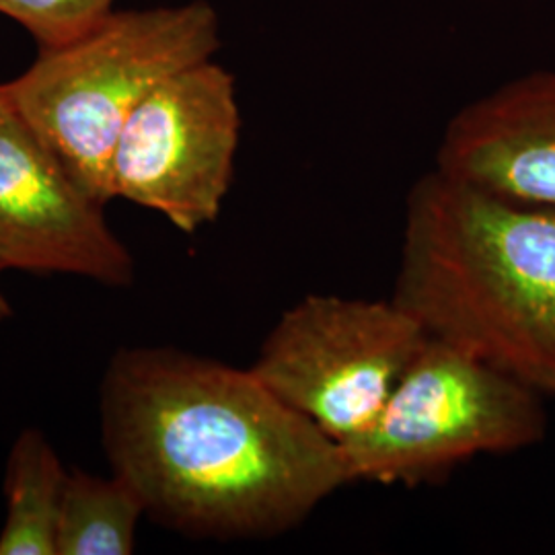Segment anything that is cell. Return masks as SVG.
<instances>
[{
    "label": "cell",
    "instance_id": "cell-6",
    "mask_svg": "<svg viewBox=\"0 0 555 555\" xmlns=\"http://www.w3.org/2000/svg\"><path fill=\"white\" fill-rule=\"evenodd\" d=\"M241 139L237 80L206 60L163 80L126 121L112 157V199L155 210L194 235L219 219Z\"/></svg>",
    "mask_w": 555,
    "mask_h": 555
},
{
    "label": "cell",
    "instance_id": "cell-12",
    "mask_svg": "<svg viewBox=\"0 0 555 555\" xmlns=\"http://www.w3.org/2000/svg\"><path fill=\"white\" fill-rule=\"evenodd\" d=\"M0 270H2V268H0ZM11 313H13V311H11V305H9V300L4 297V293L0 291V323L11 318Z\"/></svg>",
    "mask_w": 555,
    "mask_h": 555
},
{
    "label": "cell",
    "instance_id": "cell-2",
    "mask_svg": "<svg viewBox=\"0 0 555 555\" xmlns=\"http://www.w3.org/2000/svg\"><path fill=\"white\" fill-rule=\"evenodd\" d=\"M391 300L426 336L555 396V208L426 171Z\"/></svg>",
    "mask_w": 555,
    "mask_h": 555
},
{
    "label": "cell",
    "instance_id": "cell-11",
    "mask_svg": "<svg viewBox=\"0 0 555 555\" xmlns=\"http://www.w3.org/2000/svg\"><path fill=\"white\" fill-rule=\"evenodd\" d=\"M116 0H0V15L17 21L41 50L79 40L114 13Z\"/></svg>",
    "mask_w": 555,
    "mask_h": 555
},
{
    "label": "cell",
    "instance_id": "cell-4",
    "mask_svg": "<svg viewBox=\"0 0 555 555\" xmlns=\"http://www.w3.org/2000/svg\"><path fill=\"white\" fill-rule=\"evenodd\" d=\"M541 391L426 336L378 416L337 442L348 483L414 488L477 455L515 453L545 437Z\"/></svg>",
    "mask_w": 555,
    "mask_h": 555
},
{
    "label": "cell",
    "instance_id": "cell-10",
    "mask_svg": "<svg viewBox=\"0 0 555 555\" xmlns=\"http://www.w3.org/2000/svg\"><path fill=\"white\" fill-rule=\"evenodd\" d=\"M146 516L139 492L118 474L70 469L60 508L56 555H128Z\"/></svg>",
    "mask_w": 555,
    "mask_h": 555
},
{
    "label": "cell",
    "instance_id": "cell-7",
    "mask_svg": "<svg viewBox=\"0 0 555 555\" xmlns=\"http://www.w3.org/2000/svg\"><path fill=\"white\" fill-rule=\"evenodd\" d=\"M0 268L132 286L134 258L0 82Z\"/></svg>",
    "mask_w": 555,
    "mask_h": 555
},
{
    "label": "cell",
    "instance_id": "cell-9",
    "mask_svg": "<svg viewBox=\"0 0 555 555\" xmlns=\"http://www.w3.org/2000/svg\"><path fill=\"white\" fill-rule=\"evenodd\" d=\"M66 477L52 442L38 428H25L7 461L0 555H56Z\"/></svg>",
    "mask_w": 555,
    "mask_h": 555
},
{
    "label": "cell",
    "instance_id": "cell-8",
    "mask_svg": "<svg viewBox=\"0 0 555 555\" xmlns=\"http://www.w3.org/2000/svg\"><path fill=\"white\" fill-rule=\"evenodd\" d=\"M435 167L555 208V70H533L465 103L442 130Z\"/></svg>",
    "mask_w": 555,
    "mask_h": 555
},
{
    "label": "cell",
    "instance_id": "cell-3",
    "mask_svg": "<svg viewBox=\"0 0 555 555\" xmlns=\"http://www.w3.org/2000/svg\"><path fill=\"white\" fill-rule=\"evenodd\" d=\"M220 17L208 0L114 11L79 40L41 50L9 100L100 204L112 202V157L142 100L163 80L220 50Z\"/></svg>",
    "mask_w": 555,
    "mask_h": 555
},
{
    "label": "cell",
    "instance_id": "cell-5",
    "mask_svg": "<svg viewBox=\"0 0 555 555\" xmlns=\"http://www.w3.org/2000/svg\"><path fill=\"white\" fill-rule=\"evenodd\" d=\"M424 339L391 298L307 295L280 315L249 369L337 444L378 416Z\"/></svg>",
    "mask_w": 555,
    "mask_h": 555
},
{
    "label": "cell",
    "instance_id": "cell-1",
    "mask_svg": "<svg viewBox=\"0 0 555 555\" xmlns=\"http://www.w3.org/2000/svg\"><path fill=\"white\" fill-rule=\"evenodd\" d=\"M100 414L112 472L149 518L181 535H284L348 483L336 442L251 369L178 348H121Z\"/></svg>",
    "mask_w": 555,
    "mask_h": 555
}]
</instances>
